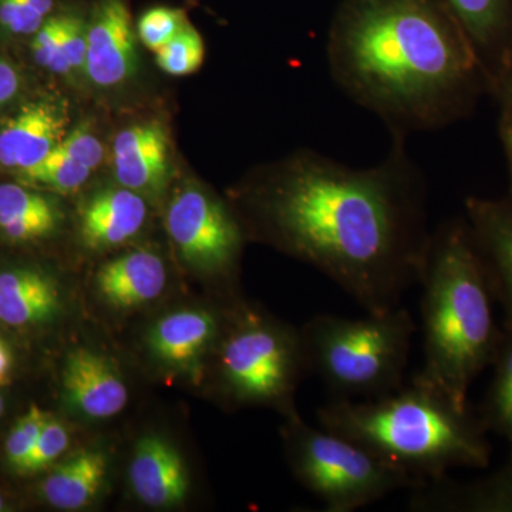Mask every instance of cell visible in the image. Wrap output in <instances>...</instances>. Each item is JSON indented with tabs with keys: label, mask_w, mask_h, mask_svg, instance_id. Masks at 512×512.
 <instances>
[{
	"label": "cell",
	"mask_w": 512,
	"mask_h": 512,
	"mask_svg": "<svg viewBox=\"0 0 512 512\" xmlns=\"http://www.w3.org/2000/svg\"><path fill=\"white\" fill-rule=\"evenodd\" d=\"M251 197L271 237L366 312L392 311L419 284L433 231L426 181L403 138L367 168L302 151Z\"/></svg>",
	"instance_id": "cell-1"
},
{
	"label": "cell",
	"mask_w": 512,
	"mask_h": 512,
	"mask_svg": "<svg viewBox=\"0 0 512 512\" xmlns=\"http://www.w3.org/2000/svg\"><path fill=\"white\" fill-rule=\"evenodd\" d=\"M326 60L336 86L403 140L454 123L490 84L443 0H342Z\"/></svg>",
	"instance_id": "cell-2"
},
{
	"label": "cell",
	"mask_w": 512,
	"mask_h": 512,
	"mask_svg": "<svg viewBox=\"0 0 512 512\" xmlns=\"http://www.w3.org/2000/svg\"><path fill=\"white\" fill-rule=\"evenodd\" d=\"M419 284L424 332L419 375L466 409L468 389L494 362L501 338L493 289L468 222H446L431 232Z\"/></svg>",
	"instance_id": "cell-3"
},
{
	"label": "cell",
	"mask_w": 512,
	"mask_h": 512,
	"mask_svg": "<svg viewBox=\"0 0 512 512\" xmlns=\"http://www.w3.org/2000/svg\"><path fill=\"white\" fill-rule=\"evenodd\" d=\"M318 421L421 483L450 468L485 467L490 456L484 424L419 373L386 396L335 399L320 407Z\"/></svg>",
	"instance_id": "cell-4"
},
{
	"label": "cell",
	"mask_w": 512,
	"mask_h": 512,
	"mask_svg": "<svg viewBox=\"0 0 512 512\" xmlns=\"http://www.w3.org/2000/svg\"><path fill=\"white\" fill-rule=\"evenodd\" d=\"M416 329L402 306L359 319L315 316L301 333L306 369L335 399L386 396L403 386Z\"/></svg>",
	"instance_id": "cell-5"
},
{
	"label": "cell",
	"mask_w": 512,
	"mask_h": 512,
	"mask_svg": "<svg viewBox=\"0 0 512 512\" xmlns=\"http://www.w3.org/2000/svg\"><path fill=\"white\" fill-rule=\"evenodd\" d=\"M286 439L296 477L328 512L360 510L394 491L423 484L356 441L323 427L313 429L295 414Z\"/></svg>",
	"instance_id": "cell-6"
},
{
	"label": "cell",
	"mask_w": 512,
	"mask_h": 512,
	"mask_svg": "<svg viewBox=\"0 0 512 512\" xmlns=\"http://www.w3.org/2000/svg\"><path fill=\"white\" fill-rule=\"evenodd\" d=\"M224 340L220 370L238 402L288 406L306 369L301 335L247 315Z\"/></svg>",
	"instance_id": "cell-7"
},
{
	"label": "cell",
	"mask_w": 512,
	"mask_h": 512,
	"mask_svg": "<svg viewBox=\"0 0 512 512\" xmlns=\"http://www.w3.org/2000/svg\"><path fill=\"white\" fill-rule=\"evenodd\" d=\"M165 227L180 255L198 271L227 275L237 264L244 239L241 222L197 185L174 195Z\"/></svg>",
	"instance_id": "cell-8"
},
{
	"label": "cell",
	"mask_w": 512,
	"mask_h": 512,
	"mask_svg": "<svg viewBox=\"0 0 512 512\" xmlns=\"http://www.w3.org/2000/svg\"><path fill=\"white\" fill-rule=\"evenodd\" d=\"M137 43L126 0H100L87 26L84 72L94 84L113 87L136 72Z\"/></svg>",
	"instance_id": "cell-9"
},
{
	"label": "cell",
	"mask_w": 512,
	"mask_h": 512,
	"mask_svg": "<svg viewBox=\"0 0 512 512\" xmlns=\"http://www.w3.org/2000/svg\"><path fill=\"white\" fill-rule=\"evenodd\" d=\"M67 124L63 101L43 97L25 104L0 130V165L18 173L40 163L66 136Z\"/></svg>",
	"instance_id": "cell-10"
},
{
	"label": "cell",
	"mask_w": 512,
	"mask_h": 512,
	"mask_svg": "<svg viewBox=\"0 0 512 512\" xmlns=\"http://www.w3.org/2000/svg\"><path fill=\"white\" fill-rule=\"evenodd\" d=\"M168 136L158 121L136 124L117 134L114 174L121 187L138 194L160 195L170 178Z\"/></svg>",
	"instance_id": "cell-11"
},
{
	"label": "cell",
	"mask_w": 512,
	"mask_h": 512,
	"mask_svg": "<svg viewBox=\"0 0 512 512\" xmlns=\"http://www.w3.org/2000/svg\"><path fill=\"white\" fill-rule=\"evenodd\" d=\"M467 217L471 234L483 256L493 295L507 313L512 329V200L468 198Z\"/></svg>",
	"instance_id": "cell-12"
},
{
	"label": "cell",
	"mask_w": 512,
	"mask_h": 512,
	"mask_svg": "<svg viewBox=\"0 0 512 512\" xmlns=\"http://www.w3.org/2000/svg\"><path fill=\"white\" fill-rule=\"evenodd\" d=\"M67 402L93 419L116 416L126 407V384L107 357L79 348L67 357L63 369Z\"/></svg>",
	"instance_id": "cell-13"
},
{
	"label": "cell",
	"mask_w": 512,
	"mask_h": 512,
	"mask_svg": "<svg viewBox=\"0 0 512 512\" xmlns=\"http://www.w3.org/2000/svg\"><path fill=\"white\" fill-rule=\"evenodd\" d=\"M147 205L126 187L106 188L92 195L80 211V235L87 248L117 247L143 228Z\"/></svg>",
	"instance_id": "cell-14"
},
{
	"label": "cell",
	"mask_w": 512,
	"mask_h": 512,
	"mask_svg": "<svg viewBox=\"0 0 512 512\" xmlns=\"http://www.w3.org/2000/svg\"><path fill=\"white\" fill-rule=\"evenodd\" d=\"M130 483L137 497L150 507L183 503L188 490L183 458L160 437H143L131 460Z\"/></svg>",
	"instance_id": "cell-15"
},
{
	"label": "cell",
	"mask_w": 512,
	"mask_h": 512,
	"mask_svg": "<svg viewBox=\"0 0 512 512\" xmlns=\"http://www.w3.org/2000/svg\"><path fill=\"white\" fill-rule=\"evenodd\" d=\"M167 274L163 261L150 251H134L101 266L96 284L110 306L130 309L158 298Z\"/></svg>",
	"instance_id": "cell-16"
},
{
	"label": "cell",
	"mask_w": 512,
	"mask_h": 512,
	"mask_svg": "<svg viewBox=\"0 0 512 512\" xmlns=\"http://www.w3.org/2000/svg\"><path fill=\"white\" fill-rule=\"evenodd\" d=\"M491 79L512 52V0H443Z\"/></svg>",
	"instance_id": "cell-17"
},
{
	"label": "cell",
	"mask_w": 512,
	"mask_h": 512,
	"mask_svg": "<svg viewBox=\"0 0 512 512\" xmlns=\"http://www.w3.org/2000/svg\"><path fill=\"white\" fill-rule=\"evenodd\" d=\"M220 322L208 311H180L151 329L148 346L161 362L183 366L195 362L217 336Z\"/></svg>",
	"instance_id": "cell-18"
},
{
	"label": "cell",
	"mask_w": 512,
	"mask_h": 512,
	"mask_svg": "<svg viewBox=\"0 0 512 512\" xmlns=\"http://www.w3.org/2000/svg\"><path fill=\"white\" fill-rule=\"evenodd\" d=\"M59 308V288L49 276L35 269H15L0 274V320L8 325L46 322Z\"/></svg>",
	"instance_id": "cell-19"
},
{
	"label": "cell",
	"mask_w": 512,
	"mask_h": 512,
	"mask_svg": "<svg viewBox=\"0 0 512 512\" xmlns=\"http://www.w3.org/2000/svg\"><path fill=\"white\" fill-rule=\"evenodd\" d=\"M107 474V460L101 451L83 450L59 464L43 483L47 503L60 510L86 507L99 494Z\"/></svg>",
	"instance_id": "cell-20"
},
{
	"label": "cell",
	"mask_w": 512,
	"mask_h": 512,
	"mask_svg": "<svg viewBox=\"0 0 512 512\" xmlns=\"http://www.w3.org/2000/svg\"><path fill=\"white\" fill-rule=\"evenodd\" d=\"M495 376L484 406V426L497 431L511 446L512 463V329L505 326L495 353Z\"/></svg>",
	"instance_id": "cell-21"
},
{
	"label": "cell",
	"mask_w": 512,
	"mask_h": 512,
	"mask_svg": "<svg viewBox=\"0 0 512 512\" xmlns=\"http://www.w3.org/2000/svg\"><path fill=\"white\" fill-rule=\"evenodd\" d=\"M90 168L55 150L28 170L18 171L20 183L70 194L82 188L92 175Z\"/></svg>",
	"instance_id": "cell-22"
},
{
	"label": "cell",
	"mask_w": 512,
	"mask_h": 512,
	"mask_svg": "<svg viewBox=\"0 0 512 512\" xmlns=\"http://www.w3.org/2000/svg\"><path fill=\"white\" fill-rule=\"evenodd\" d=\"M158 67L170 76H188L200 69L205 57L202 37L194 26H187L158 50Z\"/></svg>",
	"instance_id": "cell-23"
},
{
	"label": "cell",
	"mask_w": 512,
	"mask_h": 512,
	"mask_svg": "<svg viewBox=\"0 0 512 512\" xmlns=\"http://www.w3.org/2000/svg\"><path fill=\"white\" fill-rule=\"evenodd\" d=\"M183 10L173 8H153L143 13L137 23V33L147 49L158 52L187 26Z\"/></svg>",
	"instance_id": "cell-24"
},
{
	"label": "cell",
	"mask_w": 512,
	"mask_h": 512,
	"mask_svg": "<svg viewBox=\"0 0 512 512\" xmlns=\"http://www.w3.org/2000/svg\"><path fill=\"white\" fill-rule=\"evenodd\" d=\"M47 419L49 416L45 412H42L37 406H32L10 431L8 440H6V458L16 473H19L20 468L28 460Z\"/></svg>",
	"instance_id": "cell-25"
},
{
	"label": "cell",
	"mask_w": 512,
	"mask_h": 512,
	"mask_svg": "<svg viewBox=\"0 0 512 512\" xmlns=\"http://www.w3.org/2000/svg\"><path fill=\"white\" fill-rule=\"evenodd\" d=\"M69 441L66 427L60 421L49 417L19 474H37L46 470L67 450Z\"/></svg>",
	"instance_id": "cell-26"
},
{
	"label": "cell",
	"mask_w": 512,
	"mask_h": 512,
	"mask_svg": "<svg viewBox=\"0 0 512 512\" xmlns=\"http://www.w3.org/2000/svg\"><path fill=\"white\" fill-rule=\"evenodd\" d=\"M59 215L55 202L22 185H0V218Z\"/></svg>",
	"instance_id": "cell-27"
},
{
	"label": "cell",
	"mask_w": 512,
	"mask_h": 512,
	"mask_svg": "<svg viewBox=\"0 0 512 512\" xmlns=\"http://www.w3.org/2000/svg\"><path fill=\"white\" fill-rule=\"evenodd\" d=\"M32 50L36 62L50 72L63 74V76L73 72L64 57L62 43H60V16L45 20L42 28L35 33Z\"/></svg>",
	"instance_id": "cell-28"
},
{
	"label": "cell",
	"mask_w": 512,
	"mask_h": 512,
	"mask_svg": "<svg viewBox=\"0 0 512 512\" xmlns=\"http://www.w3.org/2000/svg\"><path fill=\"white\" fill-rule=\"evenodd\" d=\"M45 19L29 0H0V25L12 35H35Z\"/></svg>",
	"instance_id": "cell-29"
},
{
	"label": "cell",
	"mask_w": 512,
	"mask_h": 512,
	"mask_svg": "<svg viewBox=\"0 0 512 512\" xmlns=\"http://www.w3.org/2000/svg\"><path fill=\"white\" fill-rule=\"evenodd\" d=\"M56 150L77 163L86 165L90 170L99 167L104 154L99 138L84 128H76L66 133Z\"/></svg>",
	"instance_id": "cell-30"
},
{
	"label": "cell",
	"mask_w": 512,
	"mask_h": 512,
	"mask_svg": "<svg viewBox=\"0 0 512 512\" xmlns=\"http://www.w3.org/2000/svg\"><path fill=\"white\" fill-rule=\"evenodd\" d=\"M60 43L72 70H84L87 49V25L76 15H60Z\"/></svg>",
	"instance_id": "cell-31"
},
{
	"label": "cell",
	"mask_w": 512,
	"mask_h": 512,
	"mask_svg": "<svg viewBox=\"0 0 512 512\" xmlns=\"http://www.w3.org/2000/svg\"><path fill=\"white\" fill-rule=\"evenodd\" d=\"M59 222V215H28L0 218V229L13 241H32L50 234Z\"/></svg>",
	"instance_id": "cell-32"
},
{
	"label": "cell",
	"mask_w": 512,
	"mask_h": 512,
	"mask_svg": "<svg viewBox=\"0 0 512 512\" xmlns=\"http://www.w3.org/2000/svg\"><path fill=\"white\" fill-rule=\"evenodd\" d=\"M23 87L22 73L16 64L0 59V111L19 96Z\"/></svg>",
	"instance_id": "cell-33"
},
{
	"label": "cell",
	"mask_w": 512,
	"mask_h": 512,
	"mask_svg": "<svg viewBox=\"0 0 512 512\" xmlns=\"http://www.w3.org/2000/svg\"><path fill=\"white\" fill-rule=\"evenodd\" d=\"M490 86L501 103V111L512 113V52L490 79Z\"/></svg>",
	"instance_id": "cell-34"
},
{
	"label": "cell",
	"mask_w": 512,
	"mask_h": 512,
	"mask_svg": "<svg viewBox=\"0 0 512 512\" xmlns=\"http://www.w3.org/2000/svg\"><path fill=\"white\" fill-rule=\"evenodd\" d=\"M501 140L505 150V157H507L508 168H510L511 177V200H512V113L501 111Z\"/></svg>",
	"instance_id": "cell-35"
},
{
	"label": "cell",
	"mask_w": 512,
	"mask_h": 512,
	"mask_svg": "<svg viewBox=\"0 0 512 512\" xmlns=\"http://www.w3.org/2000/svg\"><path fill=\"white\" fill-rule=\"evenodd\" d=\"M10 369V355L6 346L0 342V383L5 382Z\"/></svg>",
	"instance_id": "cell-36"
},
{
	"label": "cell",
	"mask_w": 512,
	"mask_h": 512,
	"mask_svg": "<svg viewBox=\"0 0 512 512\" xmlns=\"http://www.w3.org/2000/svg\"><path fill=\"white\" fill-rule=\"evenodd\" d=\"M29 3L43 18H46L53 9V0H29Z\"/></svg>",
	"instance_id": "cell-37"
},
{
	"label": "cell",
	"mask_w": 512,
	"mask_h": 512,
	"mask_svg": "<svg viewBox=\"0 0 512 512\" xmlns=\"http://www.w3.org/2000/svg\"><path fill=\"white\" fill-rule=\"evenodd\" d=\"M3 410H5V402H3L2 396H0V417H2Z\"/></svg>",
	"instance_id": "cell-38"
}]
</instances>
